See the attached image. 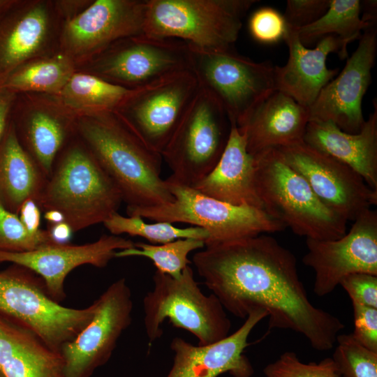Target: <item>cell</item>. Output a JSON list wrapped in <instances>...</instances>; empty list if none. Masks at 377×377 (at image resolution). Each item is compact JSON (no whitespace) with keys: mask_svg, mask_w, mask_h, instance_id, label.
Returning a JSON list of instances; mask_svg holds the SVG:
<instances>
[{"mask_svg":"<svg viewBox=\"0 0 377 377\" xmlns=\"http://www.w3.org/2000/svg\"><path fill=\"white\" fill-rule=\"evenodd\" d=\"M205 246L193 263L225 310L239 318L264 310L269 330L293 331L318 351L334 347L343 323L311 303L294 254L274 237L258 235Z\"/></svg>","mask_w":377,"mask_h":377,"instance_id":"1","label":"cell"},{"mask_svg":"<svg viewBox=\"0 0 377 377\" xmlns=\"http://www.w3.org/2000/svg\"><path fill=\"white\" fill-rule=\"evenodd\" d=\"M114 111L82 121L81 134L92 154L119 188L127 208L172 202L166 180L161 177L163 157L148 147Z\"/></svg>","mask_w":377,"mask_h":377,"instance_id":"2","label":"cell"},{"mask_svg":"<svg viewBox=\"0 0 377 377\" xmlns=\"http://www.w3.org/2000/svg\"><path fill=\"white\" fill-rule=\"evenodd\" d=\"M256 189L263 209L306 239L332 240L346 233L347 221L325 206L277 149L256 156Z\"/></svg>","mask_w":377,"mask_h":377,"instance_id":"3","label":"cell"},{"mask_svg":"<svg viewBox=\"0 0 377 377\" xmlns=\"http://www.w3.org/2000/svg\"><path fill=\"white\" fill-rule=\"evenodd\" d=\"M122 195L92 154L68 149L53 168L36 200L45 211L60 212L73 232L103 223L117 212Z\"/></svg>","mask_w":377,"mask_h":377,"instance_id":"4","label":"cell"},{"mask_svg":"<svg viewBox=\"0 0 377 377\" xmlns=\"http://www.w3.org/2000/svg\"><path fill=\"white\" fill-rule=\"evenodd\" d=\"M152 280L153 288L142 301L149 344L161 337L165 319L195 336L199 346L212 344L229 335L231 322L225 309L214 294L202 293L189 265L179 277L156 271Z\"/></svg>","mask_w":377,"mask_h":377,"instance_id":"5","label":"cell"},{"mask_svg":"<svg viewBox=\"0 0 377 377\" xmlns=\"http://www.w3.org/2000/svg\"><path fill=\"white\" fill-rule=\"evenodd\" d=\"M256 0H147L144 34L206 51L232 49Z\"/></svg>","mask_w":377,"mask_h":377,"instance_id":"6","label":"cell"},{"mask_svg":"<svg viewBox=\"0 0 377 377\" xmlns=\"http://www.w3.org/2000/svg\"><path fill=\"white\" fill-rule=\"evenodd\" d=\"M94 301L83 309L61 305L47 294L43 279L13 264L0 272V315L27 329L51 348L60 351L89 323Z\"/></svg>","mask_w":377,"mask_h":377,"instance_id":"7","label":"cell"},{"mask_svg":"<svg viewBox=\"0 0 377 377\" xmlns=\"http://www.w3.org/2000/svg\"><path fill=\"white\" fill-rule=\"evenodd\" d=\"M174 200L144 208H127L128 216L155 221L186 223L209 234L205 246L282 231L286 226L265 210L235 206L209 197L195 188L165 179Z\"/></svg>","mask_w":377,"mask_h":377,"instance_id":"8","label":"cell"},{"mask_svg":"<svg viewBox=\"0 0 377 377\" xmlns=\"http://www.w3.org/2000/svg\"><path fill=\"white\" fill-rule=\"evenodd\" d=\"M188 46L190 70L200 89L221 105L238 128L276 91L272 64L253 61L232 49L206 51Z\"/></svg>","mask_w":377,"mask_h":377,"instance_id":"9","label":"cell"},{"mask_svg":"<svg viewBox=\"0 0 377 377\" xmlns=\"http://www.w3.org/2000/svg\"><path fill=\"white\" fill-rule=\"evenodd\" d=\"M231 123L221 105L198 89L161 153L172 174L168 179L193 187L216 166L227 145Z\"/></svg>","mask_w":377,"mask_h":377,"instance_id":"10","label":"cell"},{"mask_svg":"<svg viewBox=\"0 0 377 377\" xmlns=\"http://www.w3.org/2000/svg\"><path fill=\"white\" fill-rule=\"evenodd\" d=\"M199 89L191 71L135 89L116 109L144 142L161 154Z\"/></svg>","mask_w":377,"mask_h":377,"instance_id":"11","label":"cell"},{"mask_svg":"<svg viewBox=\"0 0 377 377\" xmlns=\"http://www.w3.org/2000/svg\"><path fill=\"white\" fill-rule=\"evenodd\" d=\"M95 301L91 320L60 350L65 377H90L110 359L119 337L131 323L133 302L124 278L113 282Z\"/></svg>","mask_w":377,"mask_h":377,"instance_id":"12","label":"cell"},{"mask_svg":"<svg viewBox=\"0 0 377 377\" xmlns=\"http://www.w3.org/2000/svg\"><path fill=\"white\" fill-rule=\"evenodd\" d=\"M277 149L318 199L347 221H354L377 204V190L371 188L358 173L304 140Z\"/></svg>","mask_w":377,"mask_h":377,"instance_id":"13","label":"cell"},{"mask_svg":"<svg viewBox=\"0 0 377 377\" xmlns=\"http://www.w3.org/2000/svg\"><path fill=\"white\" fill-rule=\"evenodd\" d=\"M303 263L315 272L313 292L323 297L335 290L346 276H377V212L365 211L343 237L332 240L306 239Z\"/></svg>","mask_w":377,"mask_h":377,"instance_id":"14","label":"cell"},{"mask_svg":"<svg viewBox=\"0 0 377 377\" xmlns=\"http://www.w3.org/2000/svg\"><path fill=\"white\" fill-rule=\"evenodd\" d=\"M122 41L100 62L98 72L106 81L138 89L175 73L191 71L190 48L182 40L143 34Z\"/></svg>","mask_w":377,"mask_h":377,"instance_id":"15","label":"cell"},{"mask_svg":"<svg viewBox=\"0 0 377 377\" xmlns=\"http://www.w3.org/2000/svg\"><path fill=\"white\" fill-rule=\"evenodd\" d=\"M376 51L377 32L373 25L364 30L341 73L321 90L309 108V121H330L349 133L360 131L365 122L362 99L371 82Z\"/></svg>","mask_w":377,"mask_h":377,"instance_id":"16","label":"cell"},{"mask_svg":"<svg viewBox=\"0 0 377 377\" xmlns=\"http://www.w3.org/2000/svg\"><path fill=\"white\" fill-rule=\"evenodd\" d=\"M134 243L117 235H102L98 240L82 245L54 242L30 251H0V263H11L39 275L47 294L60 302L66 297L67 275L82 265L103 268L115 258L117 251L130 249Z\"/></svg>","mask_w":377,"mask_h":377,"instance_id":"17","label":"cell"},{"mask_svg":"<svg viewBox=\"0 0 377 377\" xmlns=\"http://www.w3.org/2000/svg\"><path fill=\"white\" fill-rule=\"evenodd\" d=\"M267 316L264 310H254L235 332L206 346H195L180 337L172 339L173 364L166 377H218L225 373L232 377H251L254 370L243 352L249 345L251 331Z\"/></svg>","mask_w":377,"mask_h":377,"instance_id":"18","label":"cell"},{"mask_svg":"<svg viewBox=\"0 0 377 377\" xmlns=\"http://www.w3.org/2000/svg\"><path fill=\"white\" fill-rule=\"evenodd\" d=\"M283 40L288 48V59L283 66H274L276 90L309 108L321 90L339 73L338 68L327 67L326 60L332 52L345 59L341 43L337 37L328 36L318 40L315 48L309 49L300 41L297 29L288 26Z\"/></svg>","mask_w":377,"mask_h":377,"instance_id":"19","label":"cell"},{"mask_svg":"<svg viewBox=\"0 0 377 377\" xmlns=\"http://www.w3.org/2000/svg\"><path fill=\"white\" fill-rule=\"evenodd\" d=\"M146 1L97 0L67 24L66 39L77 51L107 48L144 34Z\"/></svg>","mask_w":377,"mask_h":377,"instance_id":"20","label":"cell"},{"mask_svg":"<svg viewBox=\"0 0 377 377\" xmlns=\"http://www.w3.org/2000/svg\"><path fill=\"white\" fill-rule=\"evenodd\" d=\"M309 110L288 95L276 90L250 115L239 130L253 156L304 140Z\"/></svg>","mask_w":377,"mask_h":377,"instance_id":"21","label":"cell"},{"mask_svg":"<svg viewBox=\"0 0 377 377\" xmlns=\"http://www.w3.org/2000/svg\"><path fill=\"white\" fill-rule=\"evenodd\" d=\"M192 188L232 205L263 209L256 189V159L248 152L245 135L235 124H231L227 145L216 166Z\"/></svg>","mask_w":377,"mask_h":377,"instance_id":"22","label":"cell"},{"mask_svg":"<svg viewBox=\"0 0 377 377\" xmlns=\"http://www.w3.org/2000/svg\"><path fill=\"white\" fill-rule=\"evenodd\" d=\"M304 142L347 165L377 190V107L357 133L341 130L330 121L310 120Z\"/></svg>","mask_w":377,"mask_h":377,"instance_id":"23","label":"cell"},{"mask_svg":"<svg viewBox=\"0 0 377 377\" xmlns=\"http://www.w3.org/2000/svg\"><path fill=\"white\" fill-rule=\"evenodd\" d=\"M0 371L4 377H65L60 351L1 315Z\"/></svg>","mask_w":377,"mask_h":377,"instance_id":"24","label":"cell"},{"mask_svg":"<svg viewBox=\"0 0 377 377\" xmlns=\"http://www.w3.org/2000/svg\"><path fill=\"white\" fill-rule=\"evenodd\" d=\"M47 179L22 147L11 122L0 143V201L18 215L24 202H36Z\"/></svg>","mask_w":377,"mask_h":377,"instance_id":"25","label":"cell"},{"mask_svg":"<svg viewBox=\"0 0 377 377\" xmlns=\"http://www.w3.org/2000/svg\"><path fill=\"white\" fill-rule=\"evenodd\" d=\"M362 4L359 0H330L329 7L321 17L297 29L300 41L306 46L324 37L334 36L339 39L343 57L347 58L348 45L360 39L361 31L376 22V14L365 12L360 16Z\"/></svg>","mask_w":377,"mask_h":377,"instance_id":"26","label":"cell"},{"mask_svg":"<svg viewBox=\"0 0 377 377\" xmlns=\"http://www.w3.org/2000/svg\"><path fill=\"white\" fill-rule=\"evenodd\" d=\"M134 90L100 77L73 73L60 92L66 105L98 114L115 111Z\"/></svg>","mask_w":377,"mask_h":377,"instance_id":"27","label":"cell"},{"mask_svg":"<svg viewBox=\"0 0 377 377\" xmlns=\"http://www.w3.org/2000/svg\"><path fill=\"white\" fill-rule=\"evenodd\" d=\"M73 74L70 61L58 57L16 70L0 87L14 93L19 91H61Z\"/></svg>","mask_w":377,"mask_h":377,"instance_id":"28","label":"cell"},{"mask_svg":"<svg viewBox=\"0 0 377 377\" xmlns=\"http://www.w3.org/2000/svg\"><path fill=\"white\" fill-rule=\"evenodd\" d=\"M103 223L114 235L126 233L131 236H139L152 244H162L186 238L200 239L205 244L209 239L207 231L202 228L194 226L180 228L171 223L161 221L147 223L139 216L125 217L117 212L111 215Z\"/></svg>","mask_w":377,"mask_h":377,"instance_id":"29","label":"cell"},{"mask_svg":"<svg viewBox=\"0 0 377 377\" xmlns=\"http://www.w3.org/2000/svg\"><path fill=\"white\" fill-rule=\"evenodd\" d=\"M203 247L204 241L192 238L179 239L162 244L137 242L132 248L117 251L115 258L145 257L152 261L156 271L177 278L191 263L188 258L189 253Z\"/></svg>","mask_w":377,"mask_h":377,"instance_id":"30","label":"cell"},{"mask_svg":"<svg viewBox=\"0 0 377 377\" xmlns=\"http://www.w3.org/2000/svg\"><path fill=\"white\" fill-rule=\"evenodd\" d=\"M27 138L38 165L48 178L53 170L56 156L65 138V130L54 117L38 111L29 118Z\"/></svg>","mask_w":377,"mask_h":377,"instance_id":"31","label":"cell"},{"mask_svg":"<svg viewBox=\"0 0 377 377\" xmlns=\"http://www.w3.org/2000/svg\"><path fill=\"white\" fill-rule=\"evenodd\" d=\"M332 359L340 377H377V353L360 343L353 334H339Z\"/></svg>","mask_w":377,"mask_h":377,"instance_id":"32","label":"cell"},{"mask_svg":"<svg viewBox=\"0 0 377 377\" xmlns=\"http://www.w3.org/2000/svg\"><path fill=\"white\" fill-rule=\"evenodd\" d=\"M52 242L47 230L31 233L19 216L6 209L0 201V251H30Z\"/></svg>","mask_w":377,"mask_h":377,"instance_id":"33","label":"cell"},{"mask_svg":"<svg viewBox=\"0 0 377 377\" xmlns=\"http://www.w3.org/2000/svg\"><path fill=\"white\" fill-rule=\"evenodd\" d=\"M265 377H340L332 357L304 363L297 354L286 351L264 369Z\"/></svg>","mask_w":377,"mask_h":377,"instance_id":"34","label":"cell"},{"mask_svg":"<svg viewBox=\"0 0 377 377\" xmlns=\"http://www.w3.org/2000/svg\"><path fill=\"white\" fill-rule=\"evenodd\" d=\"M287 24L283 15L270 7L255 11L249 20V31L253 38L264 44H273L283 40Z\"/></svg>","mask_w":377,"mask_h":377,"instance_id":"35","label":"cell"},{"mask_svg":"<svg viewBox=\"0 0 377 377\" xmlns=\"http://www.w3.org/2000/svg\"><path fill=\"white\" fill-rule=\"evenodd\" d=\"M329 5L330 0H288L283 17L288 27L298 29L318 20Z\"/></svg>","mask_w":377,"mask_h":377,"instance_id":"36","label":"cell"},{"mask_svg":"<svg viewBox=\"0 0 377 377\" xmlns=\"http://www.w3.org/2000/svg\"><path fill=\"white\" fill-rule=\"evenodd\" d=\"M339 285L348 293L351 302L377 309V276L354 273L343 278Z\"/></svg>","mask_w":377,"mask_h":377,"instance_id":"37","label":"cell"},{"mask_svg":"<svg viewBox=\"0 0 377 377\" xmlns=\"http://www.w3.org/2000/svg\"><path fill=\"white\" fill-rule=\"evenodd\" d=\"M355 339L367 348L377 353V309L352 302Z\"/></svg>","mask_w":377,"mask_h":377,"instance_id":"38","label":"cell"},{"mask_svg":"<svg viewBox=\"0 0 377 377\" xmlns=\"http://www.w3.org/2000/svg\"><path fill=\"white\" fill-rule=\"evenodd\" d=\"M18 216L29 232L38 233L40 223V207L34 200H29L22 205Z\"/></svg>","mask_w":377,"mask_h":377,"instance_id":"39","label":"cell"},{"mask_svg":"<svg viewBox=\"0 0 377 377\" xmlns=\"http://www.w3.org/2000/svg\"><path fill=\"white\" fill-rule=\"evenodd\" d=\"M15 99V93L0 87V143L10 124V117Z\"/></svg>","mask_w":377,"mask_h":377,"instance_id":"40","label":"cell"},{"mask_svg":"<svg viewBox=\"0 0 377 377\" xmlns=\"http://www.w3.org/2000/svg\"><path fill=\"white\" fill-rule=\"evenodd\" d=\"M47 231L52 242L59 244H68L73 232L71 227L65 221L50 225Z\"/></svg>","mask_w":377,"mask_h":377,"instance_id":"41","label":"cell"},{"mask_svg":"<svg viewBox=\"0 0 377 377\" xmlns=\"http://www.w3.org/2000/svg\"><path fill=\"white\" fill-rule=\"evenodd\" d=\"M44 218L50 225L65 221L64 215L60 212L54 209L45 211Z\"/></svg>","mask_w":377,"mask_h":377,"instance_id":"42","label":"cell"},{"mask_svg":"<svg viewBox=\"0 0 377 377\" xmlns=\"http://www.w3.org/2000/svg\"><path fill=\"white\" fill-rule=\"evenodd\" d=\"M13 3V1L0 0V16Z\"/></svg>","mask_w":377,"mask_h":377,"instance_id":"43","label":"cell"},{"mask_svg":"<svg viewBox=\"0 0 377 377\" xmlns=\"http://www.w3.org/2000/svg\"><path fill=\"white\" fill-rule=\"evenodd\" d=\"M0 377H4L2 373L1 372V371H0Z\"/></svg>","mask_w":377,"mask_h":377,"instance_id":"44","label":"cell"}]
</instances>
